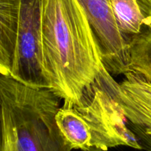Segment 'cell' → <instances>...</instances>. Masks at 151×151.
<instances>
[{
    "label": "cell",
    "mask_w": 151,
    "mask_h": 151,
    "mask_svg": "<svg viewBox=\"0 0 151 151\" xmlns=\"http://www.w3.org/2000/svg\"><path fill=\"white\" fill-rule=\"evenodd\" d=\"M41 57L49 88L63 103L81 106L104 66L78 0H42Z\"/></svg>",
    "instance_id": "6da1fadb"
},
{
    "label": "cell",
    "mask_w": 151,
    "mask_h": 151,
    "mask_svg": "<svg viewBox=\"0 0 151 151\" xmlns=\"http://www.w3.org/2000/svg\"><path fill=\"white\" fill-rule=\"evenodd\" d=\"M0 151H72L55 116L61 99L49 88H33L0 73Z\"/></svg>",
    "instance_id": "7a4b0ae2"
},
{
    "label": "cell",
    "mask_w": 151,
    "mask_h": 151,
    "mask_svg": "<svg viewBox=\"0 0 151 151\" xmlns=\"http://www.w3.org/2000/svg\"><path fill=\"white\" fill-rule=\"evenodd\" d=\"M55 120L72 150L107 151L118 146L142 150L136 136L128 127L120 106L100 75L82 104L63 103L56 114Z\"/></svg>",
    "instance_id": "3957f363"
},
{
    "label": "cell",
    "mask_w": 151,
    "mask_h": 151,
    "mask_svg": "<svg viewBox=\"0 0 151 151\" xmlns=\"http://www.w3.org/2000/svg\"><path fill=\"white\" fill-rule=\"evenodd\" d=\"M41 3L42 0H21L16 48L10 74L19 82L33 88H49L42 68Z\"/></svg>",
    "instance_id": "277c9868"
},
{
    "label": "cell",
    "mask_w": 151,
    "mask_h": 151,
    "mask_svg": "<svg viewBox=\"0 0 151 151\" xmlns=\"http://www.w3.org/2000/svg\"><path fill=\"white\" fill-rule=\"evenodd\" d=\"M116 83L103 68L100 78L120 106L129 129L137 137L142 150L151 151V83L132 72Z\"/></svg>",
    "instance_id": "5b68a950"
},
{
    "label": "cell",
    "mask_w": 151,
    "mask_h": 151,
    "mask_svg": "<svg viewBox=\"0 0 151 151\" xmlns=\"http://www.w3.org/2000/svg\"><path fill=\"white\" fill-rule=\"evenodd\" d=\"M97 41L102 61L111 75L128 72V38L119 30L112 0H78Z\"/></svg>",
    "instance_id": "8992f818"
},
{
    "label": "cell",
    "mask_w": 151,
    "mask_h": 151,
    "mask_svg": "<svg viewBox=\"0 0 151 151\" xmlns=\"http://www.w3.org/2000/svg\"><path fill=\"white\" fill-rule=\"evenodd\" d=\"M21 0H0V73L10 75L16 48Z\"/></svg>",
    "instance_id": "52a82bcc"
},
{
    "label": "cell",
    "mask_w": 151,
    "mask_h": 151,
    "mask_svg": "<svg viewBox=\"0 0 151 151\" xmlns=\"http://www.w3.org/2000/svg\"><path fill=\"white\" fill-rule=\"evenodd\" d=\"M128 72L140 75L151 83V24L128 38Z\"/></svg>",
    "instance_id": "ba28073f"
},
{
    "label": "cell",
    "mask_w": 151,
    "mask_h": 151,
    "mask_svg": "<svg viewBox=\"0 0 151 151\" xmlns=\"http://www.w3.org/2000/svg\"><path fill=\"white\" fill-rule=\"evenodd\" d=\"M112 7L118 27L126 38L139 33L145 26L151 24L137 0H112Z\"/></svg>",
    "instance_id": "9c48e42d"
},
{
    "label": "cell",
    "mask_w": 151,
    "mask_h": 151,
    "mask_svg": "<svg viewBox=\"0 0 151 151\" xmlns=\"http://www.w3.org/2000/svg\"><path fill=\"white\" fill-rule=\"evenodd\" d=\"M142 13L151 23V0H137Z\"/></svg>",
    "instance_id": "30bf717a"
},
{
    "label": "cell",
    "mask_w": 151,
    "mask_h": 151,
    "mask_svg": "<svg viewBox=\"0 0 151 151\" xmlns=\"http://www.w3.org/2000/svg\"><path fill=\"white\" fill-rule=\"evenodd\" d=\"M2 117H1V100H0V143H1V126H2Z\"/></svg>",
    "instance_id": "8fae6325"
}]
</instances>
